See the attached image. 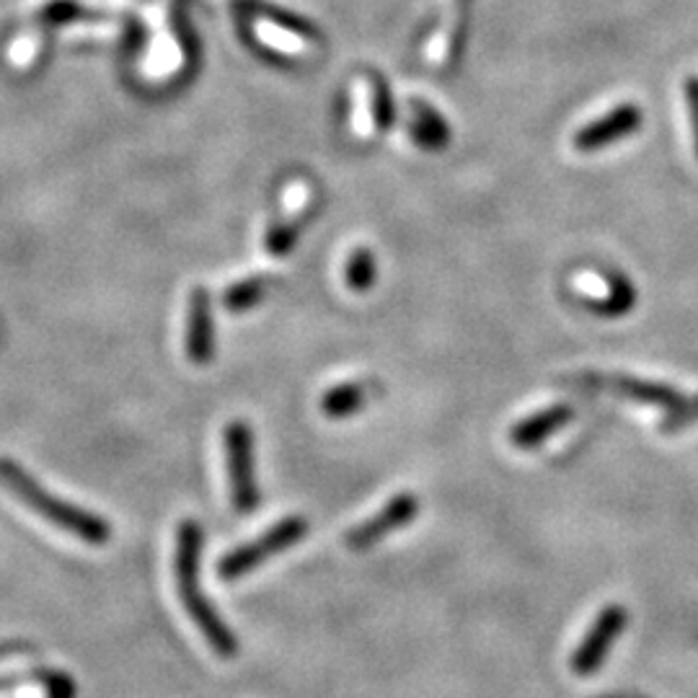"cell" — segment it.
<instances>
[{
    "label": "cell",
    "mask_w": 698,
    "mask_h": 698,
    "mask_svg": "<svg viewBox=\"0 0 698 698\" xmlns=\"http://www.w3.org/2000/svg\"><path fill=\"white\" fill-rule=\"evenodd\" d=\"M683 94H686L688 122H690V133H694V148L698 158V75H688L686 86H683Z\"/></svg>",
    "instance_id": "9a60e30c"
},
{
    "label": "cell",
    "mask_w": 698,
    "mask_h": 698,
    "mask_svg": "<svg viewBox=\"0 0 698 698\" xmlns=\"http://www.w3.org/2000/svg\"><path fill=\"white\" fill-rule=\"evenodd\" d=\"M572 409L566 404H554V406H546V409L535 411V414H528L525 419H520L515 427L510 429V442L515 445V448L520 450H533L539 448V445H543L549 440V437H554L559 429L566 427L572 421Z\"/></svg>",
    "instance_id": "9c48e42d"
},
{
    "label": "cell",
    "mask_w": 698,
    "mask_h": 698,
    "mask_svg": "<svg viewBox=\"0 0 698 698\" xmlns=\"http://www.w3.org/2000/svg\"><path fill=\"white\" fill-rule=\"evenodd\" d=\"M226 458L233 508L251 512L259 504V489L254 479V435L247 421H230L226 427Z\"/></svg>",
    "instance_id": "277c9868"
},
{
    "label": "cell",
    "mask_w": 698,
    "mask_h": 698,
    "mask_svg": "<svg viewBox=\"0 0 698 698\" xmlns=\"http://www.w3.org/2000/svg\"><path fill=\"white\" fill-rule=\"evenodd\" d=\"M199 554H202V528L197 525V520H181L176 528L174 549V577L179 597L189 618L205 634L207 644L220 657H233L239 652V642L205 597V590L199 587Z\"/></svg>",
    "instance_id": "6da1fadb"
},
{
    "label": "cell",
    "mask_w": 698,
    "mask_h": 698,
    "mask_svg": "<svg viewBox=\"0 0 698 698\" xmlns=\"http://www.w3.org/2000/svg\"><path fill=\"white\" fill-rule=\"evenodd\" d=\"M267 293V282L262 278H249L236 282V285L228 288V293L222 295V303L230 313H243L262 301Z\"/></svg>",
    "instance_id": "4fadbf2b"
},
{
    "label": "cell",
    "mask_w": 698,
    "mask_h": 698,
    "mask_svg": "<svg viewBox=\"0 0 698 698\" xmlns=\"http://www.w3.org/2000/svg\"><path fill=\"white\" fill-rule=\"evenodd\" d=\"M0 485L17 497L19 502H24L29 510H34L37 515H42L48 523L63 528L75 539L91 546H104L110 541L112 528L104 518L94 515V512L75 508L71 502L58 500L55 494H50L48 489H42L29 473L21 469L17 460L0 458Z\"/></svg>",
    "instance_id": "7a4b0ae2"
},
{
    "label": "cell",
    "mask_w": 698,
    "mask_h": 698,
    "mask_svg": "<svg viewBox=\"0 0 698 698\" xmlns=\"http://www.w3.org/2000/svg\"><path fill=\"white\" fill-rule=\"evenodd\" d=\"M644 122L642 106H636L632 102L613 106L611 112H605L603 117H597L587 125H582L572 137L574 150L580 153H597L611 148L613 143L626 140L634 133H639Z\"/></svg>",
    "instance_id": "8992f818"
},
{
    "label": "cell",
    "mask_w": 698,
    "mask_h": 698,
    "mask_svg": "<svg viewBox=\"0 0 698 698\" xmlns=\"http://www.w3.org/2000/svg\"><path fill=\"white\" fill-rule=\"evenodd\" d=\"M460 3H473V0H460Z\"/></svg>",
    "instance_id": "2e32d148"
},
{
    "label": "cell",
    "mask_w": 698,
    "mask_h": 698,
    "mask_svg": "<svg viewBox=\"0 0 698 698\" xmlns=\"http://www.w3.org/2000/svg\"><path fill=\"white\" fill-rule=\"evenodd\" d=\"M375 282V259L367 249H357L347 262V285L355 293H365Z\"/></svg>",
    "instance_id": "5bb4252c"
},
{
    "label": "cell",
    "mask_w": 698,
    "mask_h": 698,
    "mask_svg": "<svg viewBox=\"0 0 698 698\" xmlns=\"http://www.w3.org/2000/svg\"><path fill=\"white\" fill-rule=\"evenodd\" d=\"M305 533H309V520L301 515H290L285 520H280L278 525H272L267 533L259 535L257 541L247 543V546L233 549L230 554L222 556L218 566H215V572H218V577L226 582L239 580L243 577V574L254 572L259 564L267 562V559H272L274 554H280V551L295 546Z\"/></svg>",
    "instance_id": "3957f363"
},
{
    "label": "cell",
    "mask_w": 698,
    "mask_h": 698,
    "mask_svg": "<svg viewBox=\"0 0 698 698\" xmlns=\"http://www.w3.org/2000/svg\"><path fill=\"white\" fill-rule=\"evenodd\" d=\"M628 624V611L624 605L611 603L597 613L593 626L587 628V634L582 636L580 647L574 649L572 655V670L587 678V675L597 673L608 657V652L613 644L618 642V636L624 634V628Z\"/></svg>",
    "instance_id": "5b68a950"
},
{
    "label": "cell",
    "mask_w": 698,
    "mask_h": 698,
    "mask_svg": "<svg viewBox=\"0 0 698 698\" xmlns=\"http://www.w3.org/2000/svg\"><path fill=\"white\" fill-rule=\"evenodd\" d=\"M605 290H608L605 298H593V301H587V309L603 319L626 316V313L634 311L636 301H639L634 282L621 272L605 274Z\"/></svg>",
    "instance_id": "30bf717a"
},
{
    "label": "cell",
    "mask_w": 698,
    "mask_h": 698,
    "mask_svg": "<svg viewBox=\"0 0 698 698\" xmlns=\"http://www.w3.org/2000/svg\"><path fill=\"white\" fill-rule=\"evenodd\" d=\"M411 137L425 150H440L450 140V129L445 125L440 114L429 110L421 102H414V119H411Z\"/></svg>",
    "instance_id": "8fae6325"
},
{
    "label": "cell",
    "mask_w": 698,
    "mask_h": 698,
    "mask_svg": "<svg viewBox=\"0 0 698 698\" xmlns=\"http://www.w3.org/2000/svg\"><path fill=\"white\" fill-rule=\"evenodd\" d=\"M365 388L360 383H340L321 398V411L329 419H347L365 406Z\"/></svg>",
    "instance_id": "7c38bea8"
},
{
    "label": "cell",
    "mask_w": 698,
    "mask_h": 698,
    "mask_svg": "<svg viewBox=\"0 0 698 698\" xmlns=\"http://www.w3.org/2000/svg\"><path fill=\"white\" fill-rule=\"evenodd\" d=\"M215 355V332L210 295L205 288H195L189 298V319H187V357L195 365H207Z\"/></svg>",
    "instance_id": "ba28073f"
},
{
    "label": "cell",
    "mask_w": 698,
    "mask_h": 698,
    "mask_svg": "<svg viewBox=\"0 0 698 698\" xmlns=\"http://www.w3.org/2000/svg\"><path fill=\"white\" fill-rule=\"evenodd\" d=\"M419 512V500L414 492H402L390 500L386 508H381L371 520L360 523L357 528H352L347 533V546L352 551H365L373 549L375 543H381L388 533L398 531V528L409 525Z\"/></svg>",
    "instance_id": "52a82bcc"
}]
</instances>
